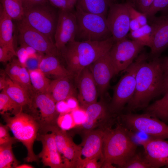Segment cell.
<instances>
[{"mask_svg": "<svg viewBox=\"0 0 168 168\" xmlns=\"http://www.w3.org/2000/svg\"><path fill=\"white\" fill-rule=\"evenodd\" d=\"M147 58L143 60L137 71L135 92L127 105L129 112L145 108L153 99L163 93L162 60L157 57L148 62Z\"/></svg>", "mask_w": 168, "mask_h": 168, "instance_id": "cell-1", "label": "cell"}, {"mask_svg": "<svg viewBox=\"0 0 168 168\" xmlns=\"http://www.w3.org/2000/svg\"><path fill=\"white\" fill-rule=\"evenodd\" d=\"M116 126L105 130L103 146L104 162L102 168H123L137 152V145L130 138L128 130L117 121Z\"/></svg>", "mask_w": 168, "mask_h": 168, "instance_id": "cell-2", "label": "cell"}, {"mask_svg": "<svg viewBox=\"0 0 168 168\" xmlns=\"http://www.w3.org/2000/svg\"><path fill=\"white\" fill-rule=\"evenodd\" d=\"M6 124L14 137L25 147L27 152L26 160L27 162H38L39 157L34 153L33 147L39 133V125L30 114L23 110L14 115L5 114L2 115Z\"/></svg>", "mask_w": 168, "mask_h": 168, "instance_id": "cell-3", "label": "cell"}, {"mask_svg": "<svg viewBox=\"0 0 168 168\" xmlns=\"http://www.w3.org/2000/svg\"><path fill=\"white\" fill-rule=\"evenodd\" d=\"M147 56L145 53L139 55L123 71L125 73L113 87V96L108 105L109 110L113 115L116 116L120 114L133 97L135 90L137 71L142 61Z\"/></svg>", "mask_w": 168, "mask_h": 168, "instance_id": "cell-4", "label": "cell"}, {"mask_svg": "<svg viewBox=\"0 0 168 168\" xmlns=\"http://www.w3.org/2000/svg\"><path fill=\"white\" fill-rule=\"evenodd\" d=\"M75 7L77 30L75 41H101L112 36L106 16L85 12Z\"/></svg>", "mask_w": 168, "mask_h": 168, "instance_id": "cell-5", "label": "cell"}, {"mask_svg": "<svg viewBox=\"0 0 168 168\" xmlns=\"http://www.w3.org/2000/svg\"><path fill=\"white\" fill-rule=\"evenodd\" d=\"M117 120L129 130L142 132L155 138L168 139V125L148 113L120 114Z\"/></svg>", "mask_w": 168, "mask_h": 168, "instance_id": "cell-6", "label": "cell"}, {"mask_svg": "<svg viewBox=\"0 0 168 168\" xmlns=\"http://www.w3.org/2000/svg\"><path fill=\"white\" fill-rule=\"evenodd\" d=\"M58 17V9L49 2L24 10L22 19L30 26L54 41Z\"/></svg>", "mask_w": 168, "mask_h": 168, "instance_id": "cell-7", "label": "cell"}, {"mask_svg": "<svg viewBox=\"0 0 168 168\" xmlns=\"http://www.w3.org/2000/svg\"><path fill=\"white\" fill-rule=\"evenodd\" d=\"M56 102L47 92H35L31 97L29 108L31 115L38 123L39 133H47L49 128L57 125L59 114L56 110Z\"/></svg>", "mask_w": 168, "mask_h": 168, "instance_id": "cell-8", "label": "cell"}, {"mask_svg": "<svg viewBox=\"0 0 168 168\" xmlns=\"http://www.w3.org/2000/svg\"><path fill=\"white\" fill-rule=\"evenodd\" d=\"M16 22L20 44L30 46L44 55L60 54L54 42L48 37L30 26L22 19Z\"/></svg>", "mask_w": 168, "mask_h": 168, "instance_id": "cell-9", "label": "cell"}, {"mask_svg": "<svg viewBox=\"0 0 168 168\" xmlns=\"http://www.w3.org/2000/svg\"><path fill=\"white\" fill-rule=\"evenodd\" d=\"M144 46L127 38L114 42L109 50L115 75L128 67L139 55Z\"/></svg>", "mask_w": 168, "mask_h": 168, "instance_id": "cell-10", "label": "cell"}, {"mask_svg": "<svg viewBox=\"0 0 168 168\" xmlns=\"http://www.w3.org/2000/svg\"><path fill=\"white\" fill-rule=\"evenodd\" d=\"M108 105L104 99H101L99 101L84 108L86 118L85 122L79 127L84 133L96 129L105 130L112 127L117 117L111 113Z\"/></svg>", "mask_w": 168, "mask_h": 168, "instance_id": "cell-11", "label": "cell"}, {"mask_svg": "<svg viewBox=\"0 0 168 168\" xmlns=\"http://www.w3.org/2000/svg\"><path fill=\"white\" fill-rule=\"evenodd\" d=\"M107 24L114 42L127 38L130 20L127 3H112L106 16Z\"/></svg>", "mask_w": 168, "mask_h": 168, "instance_id": "cell-12", "label": "cell"}, {"mask_svg": "<svg viewBox=\"0 0 168 168\" xmlns=\"http://www.w3.org/2000/svg\"><path fill=\"white\" fill-rule=\"evenodd\" d=\"M114 42L112 36L101 41L70 42L78 54L81 72L108 51Z\"/></svg>", "mask_w": 168, "mask_h": 168, "instance_id": "cell-13", "label": "cell"}, {"mask_svg": "<svg viewBox=\"0 0 168 168\" xmlns=\"http://www.w3.org/2000/svg\"><path fill=\"white\" fill-rule=\"evenodd\" d=\"M75 10H58V17L54 41L59 51L67 44L75 41L77 30Z\"/></svg>", "mask_w": 168, "mask_h": 168, "instance_id": "cell-14", "label": "cell"}, {"mask_svg": "<svg viewBox=\"0 0 168 168\" xmlns=\"http://www.w3.org/2000/svg\"><path fill=\"white\" fill-rule=\"evenodd\" d=\"M109 50L89 66L101 99H103L104 95L109 87L110 80L115 75Z\"/></svg>", "mask_w": 168, "mask_h": 168, "instance_id": "cell-15", "label": "cell"}, {"mask_svg": "<svg viewBox=\"0 0 168 168\" xmlns=\"http://www.w3.org/2000/svg\"><path fill=\"white\" fill-rule=\"evenodd\" d=\"M149 18L152 38L150 55L153 58L159 57L160 54L168 47V14Z\"/></svg>", "mask_w": 168, "mask_h": 168, "instance_id": "cell-16", "label": "cell"}, {"mask_svg": "<svg viewBox=\"0 0 168 168\" xmlns=\"http://www.w3.org/2000/svg\"><path fill=\"white\" fill-rule=\"evenodd\" d=\"M75 80L78 90L77 99L81 107L84 108L97 102V88L89 66L81 71Z\"/></svg>", "mask_w": 168, "mask_h": 168, "instance_id": "cell-17", "label": "cell"}, {"mask_svg": "<svg viewBox=\"0 0 168 168\" xmlns=\"http://www.w3.org/2000/svg\"><path fill=\"white\" fill-rule=\"evenodd\" d=\"M36 140L40 141L42 145V150L37 155L44 166L51 168H65L52 133H39Z\"/></svg>", "mask_w": 168, "mask_h": 168, "instance_id": "cell-18", "label": "cell"}, {"mask_svg": "<svg viewBox=\"0 0 168 168\" xmlns=\"http://www.w3.org/2000/svg\"><path fill=\"white\" fill-rule=\"evenodd\" d=\"M142 146L143 154L153 168L168 167V141L154 138Z\"/></svg>", "mask_w": 168, "mask_h": 168, "instance_id": "cell-19", "label": "cell"}, {"mask_svg": "<svg viewBox=\"0 0 168 168\" xmlns=\"http://www.w3.org/2000/svg\"><path fill=\"white\" fill-rule=\"evenodd\" d=\"M104 129L98 128L85 133L82 147V155L86 158L104 160L103 146Z\"/></svg>", "mask_w": 168, "mask_h": 168, "instance_id": "cell-20", "label": "cell"}, {"mask_svg": "<svg viewBox=\"0 0 168 168\" xmlns=\"http://www.w3.org/2000/svg\"><path fill=\"white\" fill-rule=\"evenodd\" d=\"M58 55L45 54L41 59L39 68L47 77L51 76L54 79L62 77H73L72 74L61 64Z\"/></svg>", "mask_w": 168, "mask_h": 168, "instance_id": "cell-21", "label": "cell"}, {"mask_svg": "<svg viewBox=\"0 0 168 168\" xmlns=\"http://www.w3.org/2000/svg\"><path fill=\"white\" fill-rule=\"evenodd\" d=\"M66 77L51 80L47 92L56 103L65 100L71 96H76L75 90L70 78Z\"/></svg>", "mask_w": 168, "mask_h": 168, "instance_id": "cell-22", "label": "cell"}, {"mask_svg": "<svg viewBox=\"0 0 168 168\" xmlns=\"http://www.w3.org/2000/svg\"><path fill=\"white\" fill-rule=\"evenodd\" d=\"M13 19L0 6V46L5 47L13 53L16 56L15 48Z\"/></svg>", "mask_w": 168, "mask_h": 168, "instance_id": "cell-23", "label": "cell"}, {"mask_svg": "<svg viewBox=\"0 0 168 168\" xmlns=\"http://www.w3.org/2000/svg\"><path fill=\"white\" fill-rule=\"evenodd\" d=\"M3 91L12 99L22 107L29 105L31 102L29 93L20 85L7 78Z\"/></svg>", "mask_w": 168, "mask_h": 168, "instance_id": "cell-24", "label": "cell"}, {"mask_svg": "<svg viewBox=\"0 0 168 168\" xmlns=\"http://www.w3.org/2000/svg\"><path fill=\"white\" fill-rule=\"evenodd\" d=\"M113 2L114 0H77L75 6L85 12L106 17L109 7Z\"/></svg>", "mask_w": 168, "mask_h": 168, "instance_id": "cell-25", "label": "cell"}, {"mask_svg": "<svg viewBox=\"0 0 168 168\" xmlns=\"http://www.w3.org/2000/svg\"><path fill=\"white\" fill-rule=\"evenodd\" d=\"M59 52L67 64V69L75 80L81 72L79 58L77 52L71 43H69L63 48Z\"/></svg>", "mask_w": 168, "mask_h": 168, "instance_id": "cell-26", "label": "cell"}, {"mask_svg": "<svg viewBox=\"0 0 168 168\" xmlns=\"http://www.w3.org/2000/svg\"><path fill=\"white\" fill-rule=\"evenodd\" d=\"M81 150L82 147L76 144L72 138L61 154L65 168H77L82 159Z\"/></svg>", "mask_w": 168, "mask_h": 168, "instance_id": "cell-27", "label": "cell"}, {"mask_svg": "<svg viewBox=\"0 0 168 168\" xmlns=\"http://www.w3.org/2000/svg\"><path fill=\"white\" fill-rule=\"evenodd\" d=\"M145 112L157 117L166 123L168 122V91L161 99L144 109Z\"/></svg>", "mask_w": 168, "mask_h": 168, "instance_id": "cell-28", "label": "cell"}, {"mask_svg": "<svg viewBox=\"0 0 168 168\" xmlns=\"http://www.w3.org/2000/svg\"><path fill=\"white\" fill-rule=\"evenodd\" d=\"M28 71L31 84L35 92H47L51 80L39 68Z\"/></svg>", "mask_w": 168, "mask_h": 168, "instance_id": "cell-29", "label": "cell"}, {"mask_svg": "<svg viewBox=\"0 0 168 168\" xmlns=\"http://www.w3.org/2000/svg\"><path fill=\"white\" fill-rule=\"evenodd\" d=\"M0 4L7 14L16 21L22 19L24 10L22 0H0Z\"/></svg>", "mask_w": 168, "mask_h": 168, "instance_id": "cell-30", "label": "cell"}, {"mask_svg": "<svg viewBox=\"0 0 168 168\" xmlns=\"http://www.w3.org/2000/svg\"><path fill=\"white\" fill-rule=\"evenodd\" d=\"M12 144L0 145V168H16L19 165L12 151Z\"/></svg>", "mask_w": 168, "mask_h": 168, "instance_id": "cell-31", "label": "cell"}, {"mask_svg": "<svg viewBox=\"0 0 168 168\" xmlns=\"http://www.w3.org/2000/svg\"><path fill=\"white\" fill-rule=\"evenodd\" d=\"M129 36L132 40L135 41L144 46L151 47L152 38V29L148 24L142 26L138 30L130 31Z\"/></svg>", "mask_w": 168, "mask_h": 168, "instance_id": "cell-32", "label": "cell"}, {"mask_svg": "<svg viewBox=\"0 0 168 168\" xmlns=\"http://www.w3.org/2000/svg\"><path fill=\"white\" fill-rule=\"evenodd\" d=\"M20 106L12 99L3 91L0 93V113L10 115L16 114L23 110Z\"/></svg>", "mask_w": 168, "mask_h": 168, "instance_id": "cell-33", "label": "cell"}, {"mask_svg": "<svg viewBox=\"0 0 168 168\" xmlns=\"http://www.w3.org/2000/svg\"><path fill=\"white\" fill-rule=\"evenodd\" d=\"M124 168H153L146 158L143 153L137 152L128 161Z\"/></svg>", "mask_w": 168, "mask_h": 168, "instance_id": "cell-34", "label": "cell"}, {"mask_svg": "<svg viewBox=\"0 0 168 168\" xmlns=\"http://www.w3.org/2000/svg\"><path fill=\"white\" fill-rule=\"evenodd\" d=\"M17 83L26 91L31 96L35 92L31 84L29 71L25 66H22L21 68Z\"/></svg>", "mask_w": 168, "mask_h": 168, "instance_id": "cell-35", "label": "cell"}, {"mask_svg": "<svg viewBox=\"0 0 168 168\" xmlns=\"http://www.w3.org/2000/svg\"><path fill=\"white\" fill-rule=\"evenodd\" d=\"M22 66L18 59L13 58L7 64L5 68V71L7 75L13 82L16 83Z\"/></svg>", "mask_w": 168, "mask_h": 168, "instance_id": "cell-36", "label": "cell"}, {"mask_svg": "<svg viewBox=\"0 0 168 168\" xmlns=\"http://www.w3.org/2000/svg\"><path fill=\"white\" fill-rule=\"evenodd\" d=\"M57 124L61 129L65 131L76 127L71 112L59 114L57 119Z\"/></svg>", "mask_w": 168, "mask_h": 168, "instance_id": "cell-37", "label": "cell"}, {"mask_svg": "<svg viewBox=\"0 0 168 168\" xmlns=\"http://www.w3.org/2000/svg\"><path fill=\"white\" fill-rule=\"evenodd\" d=\"M168 7V0H154L146 14L147 17L154 16L159 11H163Z\"/></svg>", "mask_w": 168, "mask_h": 168, "instance_id": "cell-38", "label": "cell"}, {"mask_svg": "<svg viewBox=\"0 0 168 168\" xmlns=\"http://www.w3.org/2000/svg\"><path fill=\"white\" fill-rule=\"evenodd\" d=\"M128 130L132 140L137 146L138 145L142 146L146 142L154 138L142 132Z\"/></svg>", "mask_w": 168, "mask_h": 168, "instance_id": "cell-39", "label": "cell"}, {"mask_svg": "<svg viewBox=\"0 0 168 168\" xmlns=\"http://www.w3.org/2000/svg\"><path fill=\"white\" fill-rule=\"evenodd\" d=\"M9 128L6 124H0V145L15 143L17 140L14 137H11L9 133Z\"/></svg>", "mask_w": 168, "mask_h": 168, "instance_id": "cell-40", "label": "cell"}, {"mask_svg": "<svg viewBox=\"0 0 168 168\" xmlns=\"http://www.w3.org/2000/svg\"><path fill=\"white\" fill-rule=\"evenodd\" d=\"M127 5L130 19L137 20L141 26L147 24V17L145 14L137 11L129 3Z\"/></svg>", "mask_w": 168, "mask_h": 168, "instance_id": "cell-41", "label": "cell"}, {"mask_svg": "<svg viewBox=\"0 0 168 168\" xmlns=\"http://www.w3.org/2000/svg\"><path fill=\"white\" fill-rule=\"evenodd\" d=\"M71 113L76 127L81 126L85 122L86 118L85 109L81 107L72 110Z\"/></svg>", "mask_w": 168, "mask_h": 168, "instance_id": "cell-42", "label": "cell"}, {"mask_svg": "<svg viewBox=\"0 0 168 168\" xmlns=\"http://www.w3.org/2000/svg\"><path fill=\"white\" fill-rule=\"evenodd\" d=\"M98 160L104 161L103 160L97 158L92 159L82 158L78 164L77 168H99L102 167L103 162L101 161L98 162Z\"/></svg>", "mask_w": 168, "mask_h": 168, "instance_id": "cell-43", "label": "cell"}, {"mask_svg": "<svg viewBox=\"0 0 168 168\" xmlns=\"http://www.w3.org/2000/svg\"><path fill=\"white\" fill-rule=\"evenodd\" d=\"M44 54L40 53L28 56L25 63V66L28 70L39 68L40 60Z\"/></svg>", "mask_w": 168, "mask_h": 168, "instance_id": "cell-44", "label": "cell"}, {"mask_svg": "<svg viewBox=\"0 0 168 168\" xmlns=\"http://www.w3.org/2000/svg\"><path fill=\"white\" fill-rule=\"evenodd\" d=\"M53 7L59 10H72L74 7L72 6L68 0H48Z\"/></svg>", "mask_w": 168, "mask_h": 168, "instance_id": "cell-45", "label": "cell"}, {"mask_svg": "<svg viewBox=\"0 0 168 168\" xmlns=\"http://www.w3.org/2000/svg\"><path fill=\"white\" fill-rule=\"evenodd\" d=\"M20 47L16 50V57L21 64L25 66V62L28 57L29 54L26 46L23 44H20Z\"/></svg>", "mask_w": 168, "mask_h": 168, "instance_id": "cell-46", "label": "cell"}, {"mask_svg": "<svg viewBox=\"0 0 168 168\" xmlns=\"http://www.w3.org/2000/svg\"><path fill=\"white\" fill-rule=\"evenodd\" d=\"M15 54L6 47L0 46V61L6 63L10 61Z\"/></svg>", "mask_w": 168, "mask_h": 168, "instance_id": "cell-47", "label": "cell"}, {"mask_svg": "<svg viewBox=\"0 0 168 168\" xmlns=\"http://www.w3.org/2000/svg\"><path fill=\"white\" fill-rule=\"evenodd\" d=\"M24 10L39 5L49 2L48 0H22Z\"/></svg>", "mask_w": 168, "mask_h": 168, "instance_id": "cell-48", "label": "cell"}, {"mask_svg": "<svg viewBox=\"0 0 168 168\" xmlns=\"http://www.w3.org/2000/svg\"><path fill=\"white\" fill-rule=\"evenodd\" d=\"M56 110L58 113L62 114L71 112V110L65 100H62L56 103Z\"/></svg>", "mask_w": 168, "mask_h": 168, "instance_id": "cell-49", "label": "cell"}, {"mask_svg": "<svg viewBox=\"0 0 168 168\" xmlns=\"http://www.w3.org/2000/svg\"><path fill=\"white\" fill-rule=\"evenodd\" d=\"M154 0H139L137 2L138 7L141 12L146 14Z\"/></svg>", "mask_w": 168, "mask_h": 168, "instance_id": "cell-50", "label": "cell"}, {"mask_svg": "<svg viewBox=\"0 0 168 168\" xmlns=\"http://www.w3.org/2000/svg\"><path fill=\"white\" fill-rule=\"evenodd\" d=\"M71 111L79 107V102L75 96H71L65 100Z\"/></svg>", "mask_w": 168, "mask_h": 168, "instance_id": "cell-51", "label": "cell"}, {"mask_svg": "<svg viewBox=\"0 0 168 168\" xmlns=\"http://www.w3.org/2000/svg\"><path fill=\"white\" fill-rule=\"evenodd\" d=\"M6 73L5 71L1 70L0 72V90L2 91L5 87L7 82V78L6 77Z\"/></svg>", "mask_w": 168, "mask_h": 168, "instance_id": "cell-52", "label": "cell"}, {"mask_svg": "<svg viewBox=\"0 0 168 168\" xmlns=\"http://www.w3.org/2000/svg\"><path fill=\"white\" fill-rule=\"evenodd\" d=\"M141 27L139 23L136 20L134 19H130L129 23V29L130 31L136 30Z\"/></svg>", "mask_w": 168, "mask_h": 168, "instance_id": "cell-53", "label": "cell"}, {"mask_svg": "<svg viewBox=\"0 0 168 168\" xmlns=\"http://www.w3.org/2000/svg\"><path fill=\"white\" fill-rule=\"evenodd\" d=\"M164 72V81L163 93L168 91V71Z\"/></svg>", "mask_w": 168, "mask_h": 168, "instance_id": "cell-54", "label": "cell"}, {"mask_svg": "<svg viewBox=\"0 0 168 168\" xmlns=\"http://www.w3.org/2000/svg\"><path fill=\"white\" fill-rule=\"evenodd\" d=\"M162 68L163 72L168 71V56L162 60Z\"/></svg>", "mask_w": 168, "mask_h": 168, "instance_id": "cell-55", "label": "cell"}, {"mask_svg": "<svg viewBox=\"0 0 168 168\" xmlns=\"http://www.w3.org/2000/svg\"><path fill=\"white\" fill-rule=\"evenodd\" d=\"M34 167L32 165L24 164H21L20 165H18L16 167V168H33Z\"/></svg>", "mask_w": 168, "mask_h": 168, "instance_id": "cell-56", "label": "cell"}, {"mask_svg": "<svg viewBox=\"0 0 168 168\" xmlns=\"http://www.w3.org/2000/svg\"><path fill=\"white\" fill-rule=\"evenodd\" d=\"M72 6H75L77 2V0H68Z\"/></svg>", "mask_w": 168, "mask_h": 168, "instance_id": "cell-57", "label": "cell"}, {"mask_svg": "<svg viewBox=\"0 0 168 168\" xmlns=\"http://www.w3.org/2000/svg\"><path fill=\"white\" fill-rule=\"evenodd\" d=\"M163 12L165 13V14H168V7L166 9L163 11Z\"/></svg>", "mask_w": 168, "mask_h": 168, "instance_id": "cell-58", "label": "cell"}, {"mask_svg": "<svg viewBox=\"0 0 168 168\" xmlns=\"http://www.w3.org/2000/svg\"><path fill=\"white\" fill-rule=\"evenodd\" d=\"M139 0H136V1L137 2H138V1Z\"/></svg>", "mask_w": 168, "mask_h": 168, "instance_id": "cell-59", "label": "cell"}]
</instances>
